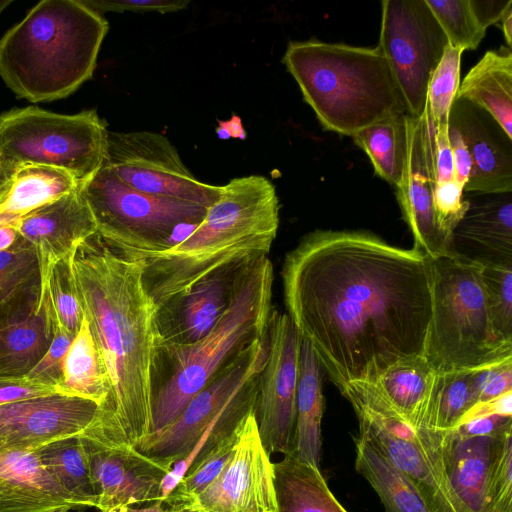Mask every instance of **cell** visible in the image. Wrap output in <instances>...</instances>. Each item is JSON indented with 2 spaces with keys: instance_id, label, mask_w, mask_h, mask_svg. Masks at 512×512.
<instances>
[{
  "instance_id": "21",
  "label": "cell",
  "mask_w": 512,
  "mask_h": 512,
  "mask_svg": "<svg viewBox=\"0 0 512 512\" xmlns=\"http://www.w3.org/2000/svg\"><path fill=\"white\" fill-rule=\"evenodd\" d=\"M469 201L452 234L450 254L481 266L512 267L511 193Z\"/></svg>"
},
{
  "instance_id": "58",
  "label": "cell",
  "mask_w": 512,
  "mask_h": 512,
  "mask_svg": "<svg viewBox=\"0 0 512 512\" xmlns=\"http://www.w3.org/2000/svg\"><path fill=\"white\" fill-rule=\"evenodd\" d=\"M59 512H72V511H68V510H62V511H59Z\"/></svg>"
},
{
  "instance_id": "51",
  "label": "cell",
  "mask_w": 512,
  "mask_h": 512,
  "mask_svg": "<svg viewBox=\"0 0 512 512\" xmlns=\"http://www.w3.org/2000/svg\"><path fill=\"white\" fill-rule=\"evenodd\" d=\"M18 237L14 224H8L0 227V252L9 249Z\"/></svg>"
},
{
  "instance_id": "47",
  "label": "cell",
  "mask_w": 512,
  "mask_h": 512,
  "mask_svg": "<svg viewBox=\"0 0 512 512\" xmlns=\"http://www.w3.org/2000/svg\"><path fill=\"white\" fill-rule=\"evenodd\" d=\"M509 430H512V417L487 414L470 418L450 432L460 437H476L496 436Z\"/></svg>"
},
{
  "instance_id": "54",
  "label": "cell",
  "mask_w": 512,
  "mask_h": 512,
  "mask_svg": "<svg viewBox=\"0 0 512 512\" xmlns=\"http://www.w3.org/2000/svg\"><path fill=\"white\" fill-rule=\"evenodd\" d=\"M22 216L15 215L10 213H0V227L8 224H14L17 222Z\"/></svg>"
},
{
  "instance_id": "14",
  "label": "cell",
  "mask_w": 512,
  "mask_h": 512,
  "mask_svg": "<svg viewBox=\"0 0 512 512\" xmlns=\"http://www.w3.org/2000/svg\"><path fill=\"white\" fill-rule=\"evenodd\" d=\"M183 510L194 512H278L274 468L258 432L254 406L239 421L232 456Z\"/></svg>"
},
{
  "instance_id": "41",
  "label": "cell",
  "mask_w": 512,
  "mask_h": 512,
  "mask_svg": "<svg viewBox=\"0 0 512 512\" xmlns=\"http://www.w3.org/2000/svg\"><path fill=\"white\" fill-rule=\"evenodd\" d=\"M484 512H512V430L496 443L485 490Z\"/></svg>"
},
{
  "instance_id": "18",
  "label": "cell",
  "mask_w": 512,
  "mask_h": 512,
  "mask_svg": "<svg viewBox=\"0 0 512 512\" xmlns=\"http://www.w3.org/2000/svg\"><path fill=\"white\" fill-rule=\"evenodd\" d=\"M449 122L460 131L471 156L472 168L464 192H512V139L484 110L455 98Z\"/></svg>"
},
{
  "instance_id": "2",
  "label": "cell",
  "mask_w": 512,
  "mask_h": 512,
  "mask_svg": "<svg viewBox=\"0 0 512 512\" xmlns=\"http://www.w3.org/2000/svg\"><path fill=\"white\" fill-rule=\"evenodd\" d=\"M68 266L110 385L95 442L135 447L152 432L153 376L164 341L161 310L144 285V262L96 232L74 248Z\"/></svg>"
},
{
  "instance_id": "43",
  "label": "cell",
  "mask_w": 512,
  "mask_h": 512,
  "mask_svg": "<svg viewBox=\"0 0 512 512\" xmlns=\"http://www.w3.org/2000/svg\"><path fill=\"white\" fill-rule=\"evenodd\" d=\"M463 194L464 188L456 180L436 183L433 191L436 223L449 248L453 231L469 208Z\"/></svg>"
},
{
  "instance_id": "57",
  "label": "cell",
  "mask_w": 512,
  "mask_h": 512,
  "mask_svg": "<svg viewBox=\"0 0 512 512\" xmlns=\"http://www.w3.org/2000/svg\"><path fill=\"white\" fill-rule=\"evenodd\" d=\"M175 512H194V511H191V510H179V511H175Z\"/></svg>"
},
{
  "instance_id": "34",
  "label": "cell",
  "mask_w": 512,
  "mask_h": 512,
  "mask_svg": "<svg viewBox=\"0 0 512 512\" xmlns=\"http://www.w3.org/2000/svg\"><path fill=\"white\" fill-rule=\"evenodd\" d=\"M39 261L34 247L17 237L0 252V314L39 290Z\"/></svg>"
},
{
  "instance_id": "48",
  "label": "cell",
  "mask_w": 512,
  "mask_h": 512,
  "mask_svg": "<svg viewBox=\"0 0 512 512\" xmlns=\"http://www.w3.org/2000/svg\"><path fill=\"white\" fill-rule=\"evenodd\" d=\"M448 130L449 123L434 126L433 155L436 183L456 180Z\"/></svg>"
},
{
  "instance_id": "46",
  "label": "cell",
  "mask_w": 512,
  "mask_h": 512,
  "mask_svg": "<svg viewBox=\"0 0 512 512\" xmlns=\"http://www.w3.org/2000/svg\"><path fill=\"white\" fill-rule=\"evenodd\" d=\"M58 393L55 386L21 377H0V406Z\"/></svg>"
},
{
  "instance_id": "3",
  "label": "cell",
  "mask_w": 512,
  "mask_h": 512,
  "mask_svg": "<svg viewBox=\"0 0 512 512\" xmlns=\"http://www.w3.org/2000/svg\"><path fill=\"white\" fill-rule=\"evenodd\" d=\"M278 227L274 185L263 176H244L221 186L219 198L181 241L123 253L144 262V285L162 310L205 278L267 256Z\"/></svg>"
},
{
  "instance_id": "44",
  "label": "cell",
  "mask_w": 512,
  "mask_h": 512,
  "mask_svg": "<svg viewBox=\"0 0 512 512\" xmlns=\"http://www.w3.org/2000/svg\"><path fill=\"white\" fill-rule=\"evenodd\" d=\"M475 406L512 392V358L472 370Z\"/></svg>"
},
{
  "instance_id": "56",
  "label": "cell",
  "mask_w": 512,
  "mask_h": 512,
  "mask_svg": "<svg viewBox=\"0 0 512 512\" xmlns=\"http://www.w3.org/2000/svg\"><path fill=\"white\" fill-rule=\"evenodd\" d=\"M88 509L89 508H79V509L72 510V512H87ZM95 512H97V511L95 510Z\"/></svg>"
},
{
  "instance_id": "59",
  "label": "cell",
  "mask_w": 512,
  "mask_h": 512,
  "mask_svg": "<svg viewBox=\"0 0 512 512\" xmlns=\"http://www.w3.org/2000/svg\"><path fill=\"white\" fill-rule=\"evenodd\" d=\"M97 511V510H96ZM98 512V511H97ZM173 512V511H172Z\"/></svg>"
},
{
  "instance_id": "40",
  "label": "cell",
  "mask_w": 512,
  "mask_h": 512,
  "mask_svg": "<svg viewBox=\"0 0 512 512\" xmlns=\"http://www.w3.org/2000/svg\"><path fill=\"white\" fill-rule=\"evenodd\" d=\"M481 276L493 326L512 342V267L482 266Z\"/></svg>"
},
{
  "instance_id": "27",
  "label": "cell",
  "mask_w": 512,
  "mask_h": 512,
  "mask_svg": "<svg viewBox=\"0 0 512 512\" xmlns=\"http://www.w3.org/2000/svg\"><path fill=\"white\" fill-rule=\"evenodd\" d=\"M278 512H347L330 491L319 467L293 453L273 462Z\"/></svg>"
},
{
  "instance_id": "42",
  "label": "cell",
  "mask_w": 512,
  "mask_h": 512,
  "mask_svg": "<svg viewBox=\"0 0 512 512\" xmlns=\"http://www.w3.org/2000/svg\"><path fill=\"white\" fill-rule=\"evenodd\" d=\"M44 297L52 318V339L44 356L26 377L56 387L60 380L64 356L75 335L65 328L48 298Z\"/></svg>"
},
{
  "instance_id": "32",
  "label": "cell",
  "mask_w": 512,
  "mask_h": 512,
  "mask_svg": "<svg viewBox=\"0 0 512 512\" xmlns=\"http://www.w3.org/2000/svg\"><path fill=\"white\" fill-rule=\"evenodd\" d=\"M238 268L205 278L172 302L180 307V327L184 339L178 343L196 342L214 327L228 303L233 278L230 276Z\"/></svg>"
},
{
  "instance_id": "55",
  "label": "cell",
  "mask_w": 512,
  "mask_h": 512,
  "mask_svg": "<svg viewBox=\"0 0 512 512\" xmlns=\"http://www.w3.org/2000/svg\"><path fill=\"white\" fill-rule=\"evenodd\" d=\"M12 2H13V0H0V14Z\"/></svg>"
},
{
  "instance_id": "6",
  "label": "cell",
  "mask_w": 512,
  "mask_h": 512,
  "mask_svg": "<svg viewBox=\"0 0 512 512\" xmlns=\"http://www.w3.org/2000/svg\"><path fill=\"white\" fill-rule=\"evenodd\" d=\"M273 276L267 256L243 264L232 278L224 312L206 336L192 343L163 341L173 371L154 394L151 433L174 421L234 355L266 334Z\"/></svg>"
},
{
  "instance_id": "25",
  "label": "cell",
  "mask_w": 512,
  "mask_h": 512,
  "mask_svg": "<svg viewBox=\"0 0 512 512\" xmlns=\"http://www.w3.org/2000/svg\"><path fill=\"white\" fill-rule=\"evenodd\" d=\"M456 98L487 112L512 139V53L487 51L459 85Z\"/></svg>"
},
{
  "instance_id": "22",
  "label": "cell",
  "mask_w": 512,
  "mask_h": 512,
  "mask_svg": "<svg viewBox=\"0 0 512 512\" xmlns=\"http://www.w3.org/2000/svg\"><path fill=\"white\" fill-rule=\"evenodd\" d=\"M52 323L39 303V290L0 314V377L26 376L46 353Z\"/></svg>"
},
{
  "instance_id": "37",
  "label": "cell",
  "mask_w": 512,
  "mask_h": 512,
  "mask_svg": "<svg viewBox=\"0 0 512 512\" xmlns=\"http://www.w3.org/2000/svg\"><path fill=\"white\" fill-rule=\"evenodd\" d=\"M447 37L448 44L464 50H475L486 29L479 23L470 0H425Z\"/></svg>"
},
{
  "instance_id": "15",
  "label": "cell",
  "mask_w": 512,
  "mask_h": 512,
  "mask_svg": "<svg viewBox=\"0 0 512 512\" xmlns=\"http://www.w3.org/2000/svg\"><path fill=\"white\" fill-rule=\"evenodd\" d=\"M99 406L54 393L0 406V449L37 450L60 439L94 441Z\"/></svg>"
},
{
  "instance_id": "8",
  "label": "cell",
  "mask_w": 512,
  "mask_h": 512,
  "mask_svg": "<svg viewBox=\"0 0 512 512\" xmlns=\"http://www.w3.org/2000/svg\"><path fill=\"white\" fill-rule=\"evenodd\" d=\"M108 130L95 110L66 115L39 107L0 115V166L37 164L68 171L81 185L102 167Z\"/></svg>"
},
{
  "instance_id": "49",
  "label": "cell",
  "mask_w": 512,
  "mask_h": 512,
  "mask_svg": "<svg viewBox=\"0 0 512 512\" xmlns=\"http://www.w3.org/2000/svg\"><path fill=\"white\" fill-rule=\"evenodd\" d=\"M448 135L453 156L455 179L464 188L471 173V156L460 131L451 122H449Z\"/></svg>"
},
{
  "instance_id": "28",
  "label": "cell",
  "mask_w": 512,
  "mask_h": 512,
  "mask_svg": "<svg viewBox=\"0 0 512 512\" xmlns=\"http://www.w3.org/2000/svg\"><path fill=\"white\" fill-rule=\"evenodd\" d=\"M58 393L95 402L99 410L105 405L110 385L89 322L83 315L80 327L68 348L56 385Z\"/></svg>"
},
{
  "instance_id": "26",
  "label": "cell",
  "mask_w": 512,
  "mask_h": 512,
  "mask_svg": "<svg viewBox=\"0 0 512 512\" xmlns=\"http://www.w3.org/2000/svg\"><path fill=\"white\" fill-rule=\"evenodd\" d=\"M324 406L322 368L311 345L302 339L292 453L301 461L316 467H319L321 455Z\"/></svg>"
},
{
  "instance_id": "38",
  "label": "cell",
  "mask_w": 512,
  "mask_h": 512,
  "mask_svg": "<svg viewBox=\"0 0 512 512\" xmlns=\"http://www.w3.org/2000/svg\"><path fill=\"white\" fill-rule=\"evenodd\" d=\"M463 52L462 49L448 44L429 78L426 109L434 126L449 123L451 107L460 85Z\"/></svg>"
},
{
  "instance_id": "53",
  "label": "cell",
  "mask_w": 512,
  "mask_h": 512,
  "mask_svg": "<svg viewBox=\"0 0 512 512\" xmlns=\"http://www.w3.org/2000/svg\"><path fill=\"white\" fill-rule=\"evenodd\" d=\"M500 22L504 38L508 44V47L510 48L512 44V5L506 9V11L501 17Z\"/></svg>"
},
{
  "instance_id": "1",
  "label": "cell",
  "mask_w": 512,
  "mask_h": 512,
  "mask_svg": "<svg viewBox=\"0 0 512 512\" xmlns=\"http://www.w3.org/2000/svg\"><path fill=\"white\" fill-rule=\"evenodd\" d=\"M287 315L339 391L423 355L430 259L359 230H315L281 270Z\"/></svg>"
},
{
  "instance_id": "12",
  "label": "cell",
  "mask_w": 512,
  "mask_h": 512,
  "mask_svg": "<svg viewBox=\"0 0 512 512\" xmlns=\"http://www.w3.org/2000/svg\"><path fill=\"white\" fill-rule=\"evenodd\" d=\"M103 164L123 184L148 195L205 207L220 196L221 186L199 181L183 164L175 147L158 133L108 131Z\"/></svg>"
},
{
  "instance_id": "30",
  "label": "cell",
  "mask_w": 512,
  "mask_h": 512,
  "mask_svg": "<svg viewBox=\"0 0 512 512\" xmlns=\"http://www.w3.org/2000/svg\"><path fill=\"white\" fill-rule=\"evenodd\" d=\"M80 184L66 170L37 164L18 167L0 213L25 215L78 189Z\"/></svg>"
},
{
  "instance_id": "11",
  "label": "cell",
  "mask_w": 512,
  "mask_h": 512,
  "mask_svg": "<svg viewBox=\"0 0 512 512\" xmlns=\"http://www.w3.org/2000/svg\"><path fill=\"white\" fill-rule=\"evenodd\" d=\"M378 47L387 59L406 104L420 117L429 78L448 40L425 0H383Z\"/></svg>"
},
{
  "instance_id": "20",
  "label": "cell",
  "mask_w": 512,
  "mask_h": 512,
  "mask_svg": "<svg viewBox=\"0 0 512 512\" xmlns=\"http://www.w3.org/2000/svg\"><path fill=\"white\" fill-rule=\"evenodd\" d=\"M84 508L44 468L36 450L0 449V512Z\"/></svg>"
},
{
  "instance_id": "16",
  "label": "cell",
  "mask_w": 512,
  "mask_h": 512,
  "mask_svg": "<svg viewBox=\"0 0 512 512\" xmlns=\"http://www.w3.org/2000/svg\"><path fill=\"white\" fill-rule=\"evenodd\" d=\"M406 127L404 169L395 190L403 219L413 236V248L429 258L451 255L434 214V126L426 106L420 117L406 114Z\"/></svg>"
},
{
  "instance_id": "35",
  "label": "cell",
  "mask_w": 512,
  "mask_h": 512,
  "mask_svg": "<svg viewBox=\"0 0 512 512\" xmlns=\"http://www.w3.org/2000/svg\"><path fill=\"white\" fill-rule=\"evenodd\" d=\"M239 421L231 431L196 458L163 502L167 508L173 512L185 509L223 469L236 447Z\"/></svg>"
},
{
  "instance_id": "33",
  "label": "cell",
  "mask_w": 512,
  "mask_h": 512,
  "mask_svg": "<svg viewBox=\"0 0 512 512\" xmlns=\"http://www.w3.org/2000/svg\"><path fill=\"white\" fill-rule=\"evenodd\" d=\"M351 137L369 157L375 173L396 187L402 178L406 156V114L373 124Z\"/></svg>"
},
{
  "instance_id": "36",
  "label": "cell",
  "mask_w": 512,
  "mask_h": 512,
  "mask_svg": "<svg viewBox=\"0 0 512 512\" xmlns=\"http://www.w3.org/2000/svg\"><path fill=\"white\" fill-rule=\"evenodd\" d=\"M474 405L472 370L440 373L428 429L441 434L452 431Z\"/></svg>"
},
{
  "instance_id": "45",
  "label": "cell",
  "mask_w": 512,
  "mask_h": 512,
  "mask_svg": "<svg viewBox=\"0 0 512 512\" xmlns=\"http://www.w3.org/2000/svg\"><path fill=\"white\" fill-rule=\"evenodd\" d=\"M84 5L100 12H158L161 14L185 9L187 0H80Z\"/></svg>"
},
{
  "instance_id": "50",
  "label": "cell",
  "mask_w": 512,
  "mask_h": 512,
  "mask_svg": "<svg viewBox=\"0 0 512 512\" xmlns=\"http://www.w3.org/2000/svg\"><path fill=\"white\" fill-rule=\"evenodd\" d=\"M473 12L479 23L487 29L490 25L500 22L512 0H470Z\"/></svg>"
},
{
  "instance_id": "19",
  "label": "cell",
  "mask_w": 512,
  "mask_h": 512,
  "mask_svg": "<svg viewBox=\"0 0 512 512\" xmlns=\"http://www.w3.org/2000/svg\"><path fill=\"white\" fill-rule=\"evenodd\" d=\"M14 228L18 236L34 247L39 269L67 259L81 241L97 232L80 187L23 215Z\"/></svg>"
},
{
  "instance_id": "24",
  "label": "cell",
  "mask_w": 512,
  "mask_h": 512,
  "mask_svg": "<svg viewBox=\"0 0 512 512\" xmlns=\"http://www.w3.org/2000/svg\"><path fill=\"white\" fill-rule=\"evenodd\" d=\"M502 434L460 437L446 433L443 441L445 475L462 512H484L490 465Z\"/></svg>"
},
{
  "instance_id": "29",
  "label": "cell",
  "mask_w": 512,
  "mask_h": 512,
  "mask_svg": "<svg viewBox=\"0 0 512 512\" xmlns=\"http://www.w3.org/2000/svg\"><path fill=\"white\" fill-rule=\"evenodd\" d=\"M355 468L373 487L386 512H432L416 485L358 435Z\"/></svg>"
},
{
  "instance_id": "5",
  "label": "cell",
  "mask_w": 512,
  "mask_h": 512,
  "mask_svg": "<svg viewBox=\"0 0 512 512\" xmlns=\"http://www.w3.org/2000/svg\"><path fill=\"white\" fill-rule=\"evenodd\" d=\"M282 62L324 130L352 136L407 113L395 77L377 47L289 42Z\"/></svg>"
},
{
  "instance_id": "7",
  "label": "cell",
  "mask_w": 512,
  "mask_h": 512,
  "mask_svg": "<svg viewBox=\"0 0 512 512\" xmlns=\"http://www.w3.org/2000/svg\"><path fill=\"white\" fill-rule=\"evenodd\" d=\"M432 313L423 356L439 373L475 370L512 358L495 330L482 266L455 255L429 258Z\"/></svg>"
},
{
  "instance_id": "17",
  "label": "cell",
  "mask_w": 512,
  "mask_h": 512,
  "mask_svg": "<svg viewBox=\"0 0 512 512\" xmlns=\"http://www.w3.org/2000/svg\"><path fill=\"white\" fill-rule=\"evenodd\" d=\"M86 440L95 510L128 512L160 501L161 482L171 466L132 446L106 447Z\"/></svg>"
},
{
  "instance_id": "13",
  "label": "cell",
  "mask_w": 512,
  "mask_h": 512,
  "mask_svg": "<svg viewBox=\"0 0 512 512\" xmlns=\"http://www.w3.org/2000/svg\"><path fill=\"white\" fill-rule=\"evenodd\" d=\"M268 354L259 375L254 413L261 442L271 456L293 451L302 338L286 313L272 310Z\"/></svg>"
},
{
  "instance_id": "23",
  "label": "cell",
  "mask_w": 512,
  "mask_h": 512,
  "mask_svg": "<svg viewBox=\"0 0 512 512\" xmlns=\"http://www.w3.org/2000/svg\"><path fill=\"white\" fill-rule=\"evenodd\" d=\"M439 377L423 355H413L397 361L370 382L412 428L421 432L430 431Z\"/></svg>"
},
{
  "instance_id": "4",
  "label": "cell",
  "mask_w": 512,
  "mask_h": 512,
  "mask_svg": "<svg viewBox=\"0 0 512 512\" xmlns=\"http://www.w3.org/2000/svg\"><path fill=\"white\" fill-rule=\"evenodd\" d=\"M108 29L80 0H43L0 39V76L29 102L65 98L92 78Z\"/></svg>"
},
{
  "instance_id": "10",
  "label": "cell",
  "mask_w": 512,
  "mask_h": 512,
  "mask_svg": "<svg viewBox=\"0 0 512 512\" xmlns=\"http://www.w3.org/2000/svg\"><path fill=\"white\" fill-rule=\"evenodd\" d=\"M97 232L124 253L173 245L179 227L197 226L205 206L148 195L123 184L106 165L80 185Z\"/></svg>"
},
{
  "instance_id": "52",
  "label": "cell",
  "mask_w": 512,
  "mask_h": 512,
  "mask_svg": "<svg viewBox=\"0 0 512 512\" xmlns=\"http://www.w3.org/2000/svg\"><path fill=\"white\" fill-rule=\"evenodd\" d=\"M14 172L0 166V204L5 200L10 190Z\"/></svg>"
},
{
  "instance_id": "39",
  "label": "cell",
  "mask_w": 512,
  "mask_h": 512,
  "mask_svg": "<svg viewBox=\"0 0 512 512\" xmlns=\"http://www.w3.org/2000/svg\"><path fill=\"white\" fill-rule=\"evenodd\" d=\"M39 270V292L48 298L65 328L76 335L83 313L72 287L68 258Z\"/></svg>"
},
{
  "instance_id": "31",
  "label": "cell",
  "mask_w": 512,
  "mask_h": 512,
  "mask_svg": "<svg viewBox=\"0 0 512 512\" xmlns=\"http://www.w3.org/2000/svg\"><path fill=\"white\" fill-rule=\"evenodd\" d=\"M36 451L44 468L82 507L96 508L97 498L90 478L86 438L56 440Z\"/></svg>"
},
{
  "instance_id": "9",
  "label": "cell",
  "mask_w": 512,
  "mask_h": 512,
  "mask_svg": "<svg viewBox=\"0 0 512 512\" xmlns=\"http://www.w3.org/2000/svg\"><path fill=\"white\" fill-rule=\"evenodd\" d=\"M267 354L265 334L234 355L174 421L148 434L135 448L172 467L191 451L208 429L236 425L254 406L258 378Z\"/></svg>"
}]
</instances>
